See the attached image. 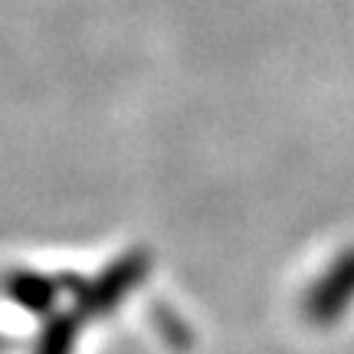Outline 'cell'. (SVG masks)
Listing matches in <instances>:
<instances>
[{"label": "cell", "mask_w": 354, "mask_h": 354, "mask_svg": "<svg viewBox=\"0 0 354 354\" xmlns=\"http://www.w3.org/2000/svg\"><path fill=\"white\" fill-rule=\"evenodd\" d=\"M351 305H354V246H348L308 286V292H305V299H302V312L312 325L328 328Z\"/></svg>", "instance_id": "cell-1"}]
</instances>
